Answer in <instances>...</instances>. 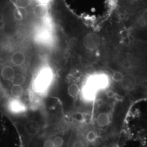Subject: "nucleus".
<instances>
[{
    "mask_svg": "<svg viewBox=\"0 0 147 147\" xmlns=\"http://www.w3.org/2000/svg\"><path fill=\"white\" fill-rule=\"evenodd\" d=\"M0 75L3 80L5 81H11L16 75L15 70L12 66L7 64L3 66L1 69Z\"/></svg>",
    "mask_w": 147,
    "mask_h": 147,
    "instance_id": "nucleus-1",
    "label": "nucleus"
},
{
    "mask_svg": "<svg viewBox=\"0 0 147 147\" xmlns=\"http://www.w3.org/2000/svg\"><path fill=\"white\" fill-rule=\"evenodd\" d=\"M10 60L13 65L21 66L25 61V55L20 51H16L11 55Z\"/></svg>",
    "mask_w": 147,
    "mask_h": 147,
    "instance_id": "nucleus-2",
    "label": "nucleus"
},
{
    "mask_svg": "<svg viewBox=\"0 0 147 147\" xmlns=\"http://www.w3.org/2000/svg\"><path fill=\"white\" fill-rule=\"evenodd\" d=\"M49 71L45 70L43 71L42 73H41L39 77V79L38 80V84L37 87L39 89H42L47 86V84H49L50 81V75Z\"/></svg>",
    "mask_w": 147,
    "mask_h": 147,
    "instance_id": "nucleus-3",
    "label": "nucleus"
},
{
    "mask_svg": "<svg viewBox=\"0 0 147 147\" xmlns=\"http://www.w3.org/2000/svg\"><path fill=\"white\" fill-rule=\"evenodd\" d=\"M11 95L16 98L21 97L24 93V89L21 86L12 85L10 89Z\"/></svg>",
    "mask_w": 147,
    "mask_h": 147,
    "instance_id": "nucleus-4",
    "label": "nucleus"
},
{
    "mask_svg": "<svg viewBox=\"0 0 147 147\" xmlns=\"http://www.w3.org/2000/svg\"><path fill=\"white\" fill-rule=\"evenodd\" d=\"M68 94L72 98H76L80 93L79 86L76 84H71L69 86L68 88Z\"/></svg>",
    "mask_w": 147,
    "mask_h": 147,
    "instance_id": "nucleus-5",
    "label": "nucleus"
},
{
    "mask_svg": "<svg viewBox=\"0 0 147 147\" xmlns=\"http://www.w3.org/2000/svg\"><path fill=\"white\" fill-rule=\"evenodd\" d=\"M25 81V78L22 74H17L14 75L11 80V83L13 85L21 86L24 84Z\"/></svg>",
    "mask_w": 147,
    "mask_h": 147,
    "instance_id": "nucleus-6",
    "label": "nucleus"
},
{
    "mask_svg": "<svg viewBox=\"0 0 147 147\" xmlns=\"http://www.w3.org/2000/svg\"><path fill=\"white\" fill-rule=\"evenodd\" d=\"M14 3L20 8H25L30 4V0H14Z\"/></svg>",
    "mask_w": 147,
    "mask_h": 147,
    "instance_id": "nucleus-7",
    "label": "nucleus"
},
{
    "mask_svg": "<svg viewBox=\"0 0 147 147\" xmlns=\"http://www.w3.org/2000/svg\"><path fill=\"white\" fill-rule=\"evenodd\" d=\"M39 1H41V2H44V3H45V2H48V1H50V0H39Z\"/></svg>",
    "mask_w": 147,
    "mask_h": 147,
    "instance_id": "nucleus-8",
    "label": "nucleus"
}]
</instances>
